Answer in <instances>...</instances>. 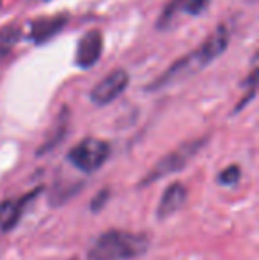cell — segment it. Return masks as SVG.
Returning a JSON list of instances; mask_svg holds the SVG:
<instances>
[{
  "instance_id": "2e32d148",
  "label": "cell",
  "mask_w": 259,
  "mask_h": 260,
  "mask_svg": "<svg viewBox=\"0 0 259 260\" xmlns=\"http://www.w3.org/2000/svg\"><path fill=\"white\" fill-rule=\"evenodd\" d=\"M2 2H4V0H0V6H2Z\"/></svg>"
},
{
  "instance_id": "3957f363",
  "label": "cell",
  "mask_w": 259,
  "mask_h": 260,
  "mask_svg": "<svg viewBox=\"0 0 259 260\" xmlns=\"http://www.w3.org/2000/svg\"><path fill=\"white\" fill-rule=\"evenodd\" d=\"M110 156V145L108 142L100 138H83L82 142L75 145L68 152V161L75 168H78L83 174H93L100 170L105 165V161Z\"/></svg>"
},
{
  "instance_id": "ba28073f",
  "label": "cell",
  "mask_w": 259,
  "mask_h": 260,
  "mask_svg": "<svg viewBox=\"0 0 259 260\" xmlns=\"http://www.w3.org/2000/svg\"><path fill=\"white\" fill-rule=\"evenodd\" d=\"M68 23V16L66 14H55V16L48 18H38V20L31 21L28 27V39L34 45H43L45 41L52 39L53 36H57Z\"/></svg>"
},
{
  "instance_id": "9a60e30c",
  "label": "cell",
  "mask_w": 259,
  "mask_h": 260,
  "mask_svg": "<svg viewBox=\"0 0 259 260\" xmlns=\"http://www.w3.org/2000/svg\"><path fill=\"white\" fill-rule=\"evenodd\" d=\"M208 6H210V0H185L183 9L187 11L188 14H192V16H197V14H200L203 11H206Z\"/></svg>"
},
{
  "instance_id": "5bb4252c",
  "label": "cell",
  "mask_w": 259,
  "mask_h": 260,
  "mask_svg": "<svg viewBox=\"0 0 259 260\" xmlns=\"http://www.w3.org/2000/svg\"><path fill=\"white\" fill-rule=\"evenodd\" d=\"M108 199H110V189H108V188L100 189V191L93 197V200H91V211H93V212L103 211V207L107 206Z\"/></svg>"
},
{
  "instance_id": "5b68a950",
  "label": "cell",
  "mask_w": 259,
  "mask_h": 260,
  "mask_svg": "<svg viewBox=\"0 0 259 260\" xmlns=\"http://www.w3.org/2000/svg\"><path fill=\"white\" fill-rule=\"evenodd\" d=\"M130 83V76L125 69H116L110 75L105 76L101 82L96 83L93 90H91V101L98 106L110 105L114 100H118L123 92L126 90Z\"/></svg>"
},
{
  "instance_id": "8fae6325",
  "label": "cell",
  "mask_w": 259,
  "mask_h": 260,
  "mask_svg": "<svg viewBox=\"0 0 259 260\" xmlns=\"http://www.w3.org/2000/svg\"><path fill=\"white\" fill-rule=\"evenodd\" d=\"M66 127H68V112H63V115L59 117V120H57V126H55V131H53L52 135H50L48 138H46V142L45 144L39 147V151H38V156H41V154H45V152H50L53 147H55L57 144H59L61 140L64 138V135H66Z\"/></svg>"
},
{
  "instance_id": "7c38bea8",
  "label": "cell",
  "mask_w": 259,
  "mask_h": 260,
  "mask_svg": "<svg viewBox=\"0 0 259 260\" xmlns=\"http://www.w3.org/2000/svg\"><path fill=\"white\" fill-rule=\"evenodd\" d=\"M183 4H185V0H170L169 6L163 9L162 16L158 18V23H156V27H158V28H167V27H169V25L174 21V18H176V14L183 9Z\"/></svg>"
},
{
  "instance_id": "52a82bcc",
  "label": "cell",
  "mask_w": 259,
  "mask_h": 260,
  "mask_svg": "<svg viewBox=\"0 0 259 260\" xmlns=\"http://www.w3.org/2000/svg\"><path fill=\"white\" fill-rule=\"evenodd\" d=\"M43 191V188H36L34 191L27 193V195L20 197L14 200H4L0 202V232H9L18 225L21 214H23L25 207L28 206V202L36 199L39 193Z\"/></svg>"
},
{
  "instance_id": "6da1fadb",
  "label": "cell",
  "mask_w": 259,
  "mask_h": 260,
  "mask_svg": "<svg viewBox=\"0 0 259 260\" xmlns=\"http://www.w3.org/2000/svg\"><path fill=\"white\" fill-rule=\"evenodd\" d=\"M229 45V30L222 25V27L215 28V32L192 53L185 55L183 58L172 64L163 76H160L155 83L151 85V89H162V87L169 85V83L176 82V80L187 78L190 75H195L197 71H200L203 68H206L210 62H213L217 57H220L225 52Z\"/></svg>"
},
{
  "instance_id": "30bf717a",
  "label": "cell",
  "mask_w": 259,
  "mask_h": 260,
  "mask_svg": "<svg viewBox=\"0 0 259 260\" xmlns=\"http://www.w3.org/2000/svg\"><path fill=\"white\" fill-rule=\"evenodd\" d=\"M21 38V27L18 23H9L0 28V60L6 58Z\"/></svg>"
},
{
  "instance_id": "4fadbf2b",
  "label": "cell",
  "mask_w": 259,
  "mask_h": 260,
  "mask_svg": "<svg viewBox=\"0 0 259 260\" xmlns=\"http://www.w3.org/2000/svg\"><path fill=\"white\" fill-rule=\"evenodd\" d=\"M240 179H242V168H240L238 165H229V167H225L224 170L218 174L217 181L220 182L222 186H233V184H236Z\"/></svg>"
},
{
  "instance_id": "8992f818",
  "label": "cell",
  "mask_w": 259,
  "mask_h": 260,
  "mask_svg": "<svg viewBox=\"0 0 259 260\" xmlns=\"http://www.w3.org/2000/svg\"><path fill=\"white\" fill-rule=\"evenodd\" d=\"M101 52H103V36L100 30H89L87 34L82 36L76 46L75 60L76 66L82 69H89L100 60Z\"/></svg>"
},
{
  "instance_id": "9c48e42d",
  "label": "cell",
  "mask_w": 259,
  "mask_h": 260,
  "mask_svg": "<svg viewBox=\"0 0 259 260\" xmlns=\"http://www.w3.org/2000/svg\"><path fill=\"white\" fill-rule=\"evenodd\" d=\"M187 197H188V191L183 182H172L170 186H167V189L163 191L162 199H160V202H158L156 218L167 219L172 214H176V212L185 206Z\"/></svg>"
},
{
  "instance_id": "277c9868",
  "label": "cell",
  "mask_w": 259,
  "mask_h": 260,
  "mask_svg": "<svg viewBox=\"0 0 259 260\" xmlns=\"http://www.w3.org/2000/svg\"><path fill=\"white\" fill-rule=\"evenodd\" d=\"M204 138H197V140L187 142V144L180 145L178 149H174L172 152H169L167 156H163L155 167L149 170V174L146 175L140 181V186H149L153 182H156L158 179L167 177L170 174H176V172L183 170L188 165V161L194 157L197 152L200 151V147L204 145Z\"/></svg>"
},
{
  "instance_id": "7a4b0ae2",
  "label": "cell",
  "mask_w": 259,
  "mask_h": 260,
  "mask_svg": "<svg viewBox=\"0 0 259 260\" xmlns=\"http://www.w3.org/2000/svg\"><path fill=\"white\" fill-rule=\"evenodd\" d=\"M149 248L146 234L108 230L103 232L89 250V260H130L144 255Z\"/></svg>"
}]
</instances>
